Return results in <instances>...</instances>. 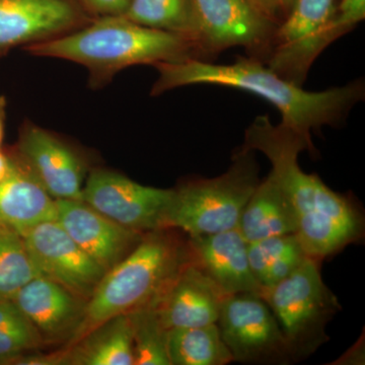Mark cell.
Listing matches in <instances>:
<instances>
[{"label": "cell", "mask_w": 365, "mask_h": 365, "mask_svg": "<svg viewBox=\"0 0 365 365\" xmlns=\"http://www.w3.org/2000/svg\"><path fill=\"white\" fill-rule=\"evenodd\" d=\"M189 241L194 263L225 294H254L261 297L263 289L250 267L248 242L237 228L217 234L189 235Z\"/></svg>", "instance_id": "2e32d148"}, {"label": "cell", "mask_w": 365, "mask_h": 365, "mask_svg": "<svg viewBox=\"0 0 365 365\" xmlns=\"http://www.w3.org/2000/svg\"><path fill=\"white\" fill-rule=\"evenodd\" d=\"M307 256L295 234L248 242L250 267L263 290L287 277Z\"/></svg>", "instance_id": "ffe728a7"}, {"label": "cell", "mask_w": 365, "mask_h": 365, "mask_svg": "<svg viewBox=\"0 0 365 365\" xmlns=\"http://www.w3.org/2000/svg\"><path fill=\"white\" fill-rule=\"evenodd\" d=\"M93 20L79 0H0V57L56 39Z\"/></svg>", "instance_id": "30bf717a"}, {"label": "cell", "mask_w": 365, "mask_h": 365, "mask_svg": "<svg viewBox=\"0 0 365 365\" xmlns=\"http://www.w3.org/2000/svg\"><path fill=\"white\" fill-rule=\"evenodd\" d=\"M335 7V0H294L276 31L274 49L316 33L328 23Z\"/></svg>", "instance_id": "484cf974"}, {"label": "cell", "mask_w": 365, "mask_h": 365, "mask_svg": "<svg viewBox=\"0 0 365 365\" xmlns=\"http://www.w3.org/2000/svg\"><path fill=\"white\" fill-rule=\"evenodd\" d=\"M155 67L158 78L151 96L194 85L248 91L272 104L282 116L281 123L302 136L313 150L312 132L327 125L339 124L364 97V85L360 81L323 91L302 90L256 58H241L228 66L188 59Z\"/></svg>", "instance_id": "7a4b0ae2"}, {"label": "cell", "mask_w": 365, "mask_h": 365, "mask_svg": "<svg viewBox=\"0 0 365 365\" xmlns=\"http://www.w3.org/2000/svg\"><path fill=\"white\" fill-rule=\"evenodd\" d=\"M217 326L234 361L262 364L292 361L279 323L260 295L228 297Z\"/></svg>", "instance_id": "9c48e42d"}, {"label": "cell", "mask_w": 365, "mask_h": 365, "mask_svg": "<svg viewBox=\"0 0 365 365\" xmlns=\"http://www.w3.org/2000/svg\"><path fill=\"white\" fill-rule=\"evenodd\" d=\"M6 151L11 167L0 182V228L23 235L41 223L56 220V200L13 148Z\"/></svg>", "instance_id": "e0dca14e"}, {"label": "cell", "mask_w": 365, "mask_h": 365, "mask_svg": "<svg viewBox=\"0 0 365 365\" xmlns=\"http://www.w3.org/2000/svg\"><path fill=\"white\" fill-rule=\"evenodd\" d=\"M259 182V165L254 151L242 148L220 176L198 178L174 189L167 227L189 235L234 230Z\"/></svg>", "instance_id": "5b68a950"}, {"label": "cell", "mask_w": 365, "mask_h": 365, "mask_svg": "<svg viewBox=\"0 0 365 365\" xmlns=\"http://www.w3.org/2000/svg\"><path fill=\"white\" fill-rule=\"evenodd\" d=\"M193 262L188 235L184 239L176 228L145 232L135 248L98 283L86 302L85 319L72 343L108 319L155 306L182 269Z\"/></svg>", "instance_id": "277c9868"}, {"label": "cell", "mask_w": 365, "mask_h": 365, "mask_svg": "<svg viewBox=\"0 0 365 365\" xmlns=\"http://www.w3.org/2000/svg\"><path fill=\"white\" fill-rule=\"evenodd\" d=\"M321 261L307 256L294 272L262 292L279 323L292 361L306 359L328 342L326 327L341 309L322 278Z\"/></svg>", "instance_id": "8992f818"}, {"label": "cell", "mask_w": 365, "mask_h": 365, "mask_svg": "<svg viewBox=\"0 0 365 365\" xmlns=\"http://www.w3.org/2000/svg\"><path fill=\"white\" fill-rule=\"evenodd\" d=\"M39 275L88 302L107 271L69 237L56 220L21 235Z\"/></svg>", "instance_id": "7c38bea8"}, {"label": "cell", "mask_w": 365, "mask_h": 365, "mask_svg": "<svg viewBox=\"0 0 365 365\" xmlns=\"http://www.w3.org/2000/svg\"><path fill=\"white\" fill-rule=\"evenodd\" d=\"M174 189L143 186L107 169H93L86 177L83 201L121 227L145 232L168 228Z\"/></svg>", "instance_id": "ba28073f"}, {"label": "cell", "mask_w": 365, "mask_h": 365, "mask_svg": "<svg viewBox=\"0 0 365 365\" xmlns=\"http://www.w3.org/2000/svg\"><path fill=\"white\" fill-rule=\"evenodd\" d=\"M68 365H134L128 314H119L91 329L67 348Z\"/></svg>", "instance_id": "d6986e66"}, {"label": "cell", "mask_w": 365, "mask_h": 365, "mask_svg": "<svg viewBox=\"0 0 365 365\" xmlns=\"http://www.w3.org/2000/svg\"><path fill=\"white\" fill-rule=\"evenodd\" d=\"M201 60L242 47L254 58L270 56L278 25L253 0H191Z\"/></svg>", "instance_id": "52a82bcc"}, {"label": "cell", "mask_w": 365, "mask_h": 365, "mask_svg": "<svg viewBox=\"0 0 365 365\" xmlns=\"http://www.w3.org/2000/svg\"><path fill=\"white\" fill-rule=\"evenodd\" d=\"M132 0H79L86 11L96 18L124 16Z\"/></svg>", "instance_id": "4316f807"}, {"label": "cell", "mask_w": 365, "mask_h": 365, "mask_svg": "<svg viewBox=\"0 0 365 365\" xmlns=\"http://www.w3.org/2000/svg\"><path fill=\"white\" fill-rule=\"evenodd\" d=\"M39 276L21 235L0 228V300L16 294Z\"/></svg>", "instance_id": "603a6c76"}, {"label": "cell", "mask_w": 365, "mask_h": 365, "mask_svg": "<svg viewBox=\"0 0 365 365\" xmlns=\"http://www.w3.org/2000/svg\"><path fill=\"white\" fill-rule=\"evenodd\" d=\"M170 365H225L234 361L217 323L168 331Z\"/></svg>", "instance_id": "44dd1931"}, {"label": "cell", "mask_w": 365, "mask_h": 365, "mask_svg": "<svg viewBox=\"0 0 365 365\" xmlns=\"http://www.w3.org/2000/svg\"><path fill=\"white\" fill-rule=\"evenodd\" d=\"M297 216L289 197L270 174L259 182L242 209L237 230L247 242L297 234Z\"/></svg>", "instance_id": "ac0fdd59"}, {"label": "cell", "mask_w": 365, "mask_h": 365, "mask_svg": "<svg viewBox=\"0 0 365 365\" xmlns=\"http://www.w3.org/2000/svg\"><path fill=\"white\" fill-rule=\"evenodd\" d=\"M244 148L268 158L270 175L289 197L297 216V237L307 255L323 260L361 239L364 215L350 199L329 188L317 175L300 169L302 151L309 143L282 123L258 116L245 134Z\"/></svg>", "instance_id": "6da1fadb"}, {"label": "cell", "mask_w": 365, "mask_h": 365, "mask_svg": "<svg viewBox=\"0 0 365 365\" xmlns=\"http://www.w3.org/2000/svg\"><path fill=\"white\" fill-rule=\"evenodd\" d=\"M13 150L55 200H83L85 160L57 134L26 121Z\"/></svg>", "instance_id": "8fae6325"}, {"label": "cell", "mask_w": 365, "mask_h": 365, "mask_svg": "<svg viewBox=\"0 0 365 365\" xmlns=\"http://www.w3.org/2000/svg\"><path fill=\"white\" fill-rule=\"evenodd\" d=\"M14 365H68L67 350L52 354H26L14 361Z\"/></svg>", "instance_id": "f1b7e54d"}, {"label": "cell", "mask_w": 365, "mask_h": 365, "mask_svg": "<svg viewBox=\"0 0 365 365\" xmlns=\"http://www.w3.org/2000/svg\"><path fill=\"white\" fill-rule=\"evenodd\" d=\"M278 26L287 18L294 0H253Z\"/></svg>", "instance_id": "83f0119b"}, {"label": "cell", "mask_w": 365, "mask_h": 365, "mask_svg": "<svg viewBox=\"0 0 365 365\" xmlns=\"http://www.w3.org/2000/svg\"><path fill=\"white\" fill-rule=\"evenodd\" d=\"M56 222L106 271L123 260L144 234L121 227L83 200H56Z\"/></svg>", "instance_id": "5bb4252c"}, {"label": "cell", "mask_w": 365, "mask_h": 365, "mask_svg": "<svg viewBox=\"0 0 365 365\" xmlns=\"http://www.w3.org/2000/svg\"><path fill=\"white\" fill-rule=\"evenodd\" d=\"M123 16L138 25L185 36L196 45L191 0H132Z\"/></svg>", "instance_id": "7402d4cb"}, {"label": "cell", "mask_w": 365, "mask_h": 365, "mask_svg": "<svg viewBox=\"0 0 365 365\" xmlns=\"http://www.w3.org/2000/svg\"><path fill=\"white\" fill-rule=\"evenodd\" d=\"M25 50L33 56L66 60L85 67L93 90L104 88L128 67L201 60L195 43L189 38L138 25L123 16L93 19L74 32Z\"/></svg>", "instance_id": "3957f363"}, {"label": "cell", "mask_w": 365, "mask_h": 365, "mask_svg": "<svg viewBox=\"0 0 365 365\" xmlns=\"http://www.w3.org/2000/svg\"><path fill=\"white\" fill-rule=\"evenodd\" d=\"M133 336L134 365H170L168 356V330L155 307L128 314Z\"/></svg>", "instance_id": "cb8c5ba5"}, {"label": "cell", "mask_w": 365, "mask_h": 365, "mask_svg": "<svg viewBox=\"0 0 365 365\" xmlns=\"http://www.w3.org/2000/svg\"><path fill=\"white\" fill-rule=\"evenodd\" d=\"M6 119V98L0 95V148H2L4 143V127Z\"/></svg>", "instance_id": "4dcf8cb0"}, {"label": "cell", "mask_w": 365, "mask_h": 365, "mask_svg": "<svg viewBox=\"0 0 365 365\" xmlns=\"http://www.w3.org/2000/svg\"><path fill=\"white\" fill-rule=\"evenodd\" d=\"M228 295L195 263L182 269L172 285L155 304L168 331L195 328L217 323Z\"/></svg>", "instance_id": "9a60e30c"}, {"label": "cell", "mask_w": 365, "mask_h": 365, "mask_svg": "<svg viewBox=\"0 0 365 365\" xmlns=\"http://www.w3.org/2000/svg\"><path fill=\"white\" fill-rule=\"evenodd\" d=\"M361 353H364L361 351V345H355L350 351L346 353L345 364H347L348 361H351V364H355V361H361Z\"/></svg>", "instance_id": "1f68e13d"}, {"label": "cell", "mask_w": 365, "mask_h": 365, "mask_svg": "<svg viewBox=\"0 0 365 365\" xmlns=\"http://www.w3.org/2000/svg\"><path fill=\"white\" fill-rule=\"evenodd\" d=\"M9 167H11V160H9V153L4 148H0V182L6 179Z\"/></svg>", "instance_id": "f546056e"}, {"label": "cell", "mask_w": 365, "mask_h": 365, "mask_svg": "<svg viewBox=\"0 0 365 365\" xmlns=\"http://www.w3.org/2000/svg\"><path fill=\"white\" fill-rule=\"evenodd\" d=\"M41 345L40 336L13 300H0V365H14Z\"/></svg>", "instance_id": "d4e9b609"}, {"label": "cell", "mask_w": 365, "mask_h": 365, "mask_svg": "<svg viewBox=\"0 0 365 365\" xmlns=\"http://www.w3.org/2000/svg\"><path fill=\"white\" fill-rule=\"evenodd\" d=\"M13 302L43 344H71L85 319L86 300L44 276L26 283Z\"/></svg>", "instance_id": "4fadbf2b"}]
</instances>
